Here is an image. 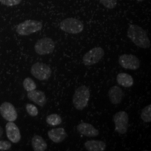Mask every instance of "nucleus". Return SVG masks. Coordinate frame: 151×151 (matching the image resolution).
<instances>
[{
  "mask_svg": "<svg viewBox=\"0 0 151 151\" xmlns=\"http://www.w3.org/2000/svg\"><path fill=\"white\" fill-rule=\"evenodd\" d=\"M31 73L35 78L39 81H46L51 76L52 70L46 64L37 62L31 67Z\"/></svg>",
  "mask_w": 151,
  "mask_h": 151,
  "instance_id": "nucleus-5",
  "label": "nucleus"
},
{
  "mask_svg": "<svg viewBox=\"0 0 151 151\" xmlns=\"http://www.w3.org/2000/svg\"><path fill=\"white\" fill-rule=\"evenodd\" d=\"M90 97L89 88L86 86L78 87L73 96V104L76 109L81 111L87 107Z\"/></svg>",
  "mask_w": 151,
  "mask_h": 151,
  "instance_id": "nucleus-2",
  "label": "nucleus"
},
{
  "mask_svg": "<svg viewBox=\"0 0 151 151\" xmlns=\"http://www.w3.org/2000/svg\"><path fill=\"white\" fill-rule=\"evenodd\" d=\"M43 27L42 22L35 20H27L18 24L16 32L21 36H28L40 31Z\"/></svg>",
  "mask_w": 151,
  "mask_h": 151,
  "instance_id": "nucleus-3",
  "label": "nucleus"
},
{
  "mask_svg": "<svg viewBox=\"0 0 151 151\" xmlns=\"http://www.w3.org/2000/svg\"><path fill=\"white\" fill-rule=\"evenodd\" d=\"M119 64L122 68L129 70H137L140 67V60L132 54H123L120 56Z\"/></svg>",
  "mask_w": 151,
  "mask_h": 151,
  "instance_id": "nucleus-9",
  "label": "nucleus"
},
{
  "mask_svg": "<svg viewBox=\"0 0 151 151\" xmlns=\"http://www.w3.org/2000/svg\"><path fill=\"white\" fill-rule=\"evenodd\" d=\"M116 80L117 83L124 88H130L134 84V79L132 76L126 73H118Z\"/></svg>",
  "mask_w": 151,
  "mask_h": 151,
  "instance_id": "nucleus-17",
  "label": "nucleus"
},
{
  "mask_svg": "<svg viewBox=\"0 0 151 151\" xmlns=\"http://www.w3.org/2000/svg\"><path fill=\"white\" fill-rule=\"evenodd\" d=\"M21 1L22 0H0V3L7 6H14L18 5Z\"/></svg>",
  "mask_w": 151,
  "mask_h": 151,
  "instance_id": "nucleus-24",
  "label": "nucleus"
},
{
  "mask_svg": "<svg viewBox=\"0 0 151 151\" xmlns=\"http://www.w3.org/2000/svg\"><path fill=\"white\" fill-rule=\"evenodd\" d=\"M77 131L82 135L87 137H95L99 135V132L93 125L88 122H81L76 127Z\"/></svg>",
  "mask_w": 151,
  "mask_h": 151,
  "instance_id": "nucleus-12",
  "label": "nucleus"
},
{
  "mask_svg": "<svg viewBox=\"0 0 151 151\" xmlns=\"http://www.w3.org/2000/svg\"><path fill=\"white\" fill-rule=\"evenodd\" d=\"M32 146L35 151H44L48 148L46 141L39 135L34 136L32 139Z\"/></svg>",
  "mask_w": 151,
  "mask_h": 151,
  "instance_id": "nucleus-18",
  "label": "nucleus"
},
{
  "mask_svg": "<svg viewBox=\"0 0 151 151\" xmlns=\"http://www.w3.org/2000/svg\"><path fill=\"white\" fill-rule=\"evenodd\" d=\"M113 122L115 124V130L120 134H124L127 132L129 124V116L125 111H121L113 116Z\"/></svg>",
  "mask_w": 151,
  "mask_h": 151,
  "instance_id": "nucleus-6",
  "label": "nucleus"
},
{
  "mask_svg": "<svg viewBox=\"0 0 151 151\" xmlns=\"http://www.w3.org/2000/svg\"><path fill=\"white\" fill-rule=\"evenodd\" d=\"M48 137L54 143H59L62 142L67 138V134L64 128H53L48 132Z\"/></svg>",
  "mask_w": 151,
  "mask_h": 151,
  "instance_id": "nucleus-14",
  "label": "nucleus"
},
{
  "mask_svg": "<svg viewBox=\"0 0 151 151\" xmlns=\"http://www.w3.org/2000/svg\"><path fill=\"white\" fill-rule=\"evenodd\" d=\"M141 118L142 120L145 122H151V105L148 106L143 109L141 111Z\"/></svg>",
  "mask_w": 151,
  "mask_h": 151,
  "instance_id": "nucleus-20",
  "label": "nucleus"
},
{
  "mask_svg": "<svg viewBox=\"0 0 151 151\" xmlns=\"http://www.w3.org/2000/svg\"><path fill=\"white\" fill-rule=\"evenodd\" d=\"M127 37L139 48L147 49L150 47V41L146 32L137 24H130L127 29Z\"/></svg>",
  "mask_w": 151,
  "mask_h": 151,
  "instance_id": "nucleus-1",
  "label": "nucleus"
},
{
  "mask_svg": "<svg viewBox=\"0 0 151 151\" xmlns=\"http://www.w3.org/2000/svg\"><path fill=\"white\" fill-rule=\"evenodd\" d=\"M55 47V42L50 38L44 37L37 41L35 46V50L38 55H44L52 53Z\"/></svg>",
  "mask_w": 151,
  "mask_h": 151,
  "instance_id": "nucleus-7",
  "label": "nucleus"
},
{
  "mask_svg": "<svg viewBox=\"0 0 151 151\" xmlns=\"http://www.w3.org/2000/svg\"><path fill=\"white\" fill-rule=\"evenodd\" d=\"M0 114L8 122H14L18 118V113L14 106L7 101L0 105Z\"/></svg>",
  "mask_w": 151,
  "mask_h": 151,
  "instance_id": "nucleus-10",
  "label": "nucleus"
},
{
  "mask_svg": "<svg viewBox=\"0 0 151 151\" xmlns=\"http://www.w3.org/2000/svg\"><path fill=\"white\" fill-rule=\"evenodd\" d=\"M62 120L61 117L56 113L49 115L46 118V122L50 126H58L62 123Z\"/></svg>",
  "mask_w": 151,
  "mask_h": 151,
  "instance_id": "nucleus-19",
  "label": "nucleus"
},
{
  "mask_svg": "<svg viewBox=\"0 0 151 151\" xmlns=\"http://www.w3.org/2000/svg\"><path fill=\"white\" fill-rule=\"evenodd\" d=\"M3 133H4V132H3L2 127H1V126H0V138H1L3 136Z\"/></svg>",
  "mask_w": 151,
  "mask_h": 151,
  "instance_id": "nucleus-26",
  "label": "nucleus"
},
{
  "mask_svg": "<svg viewBox=\"0 0 151 151\" xmlns=\"http://www.w3.org/2000/svg\"><path fill=\"white\" fill-rule=\"evenodd\" d=\"M104 55V49L101 47H95L84 55L83 58V62L86 66L95 65L102 59Z\"/></svg>",
  "mask_w": 151,
  "mask_h": 151,
  "instance_id": "nucleus-8",
  "label": "nucleus"
},
{
  "mask_svg": "<svg viewBox=\"0 0 151 151\" xmlns=\"http://www.w3.org/2000/svg\"><path fill=\"white\" fill-rule=\"evenodd\" d=\"M23 87L24 89L27 92L32 91V90L37 89V85H36L35 82L29 77L26 78L23 81Z\"/></svg>",
  "mask_w": 151,
  "mask_h": 151,
  "instance_id": "nucleus-21",
  "label": "nucleus"
},
{
  "mask_svg": "<svg viewBox=\"0 0 151 151\" xmlns=\"http://www.w3.org/2000/svg\"><path fill=\"white\" fill-rule=\"evenodd\" d=\"M60 27L63 32L76 35L81 33L84 29V25L81 20L74 18H66L60 22Z\"/></svg>",
  "mask_w": 151,
  "mask_h": 151,
  "instance_id": "nucleus-4",
  "label": "nucleus"
},
{
  "mask_svg": "<svg viewBox=\"0 0 151 151\" xmlns=\"http://www.w3.org/2000/svg\"><path fill=\"white\" fill-rule=\"evenodd\" d=\"M100 3L106 9H113L116 6L117 0H99Z\"/></svg>",
  "mask_w": 151,
  "mask_h": 151,
  "instance_id": "nucleus-23",
  "label": "nucleus"
},
{
  "mask_svg": "<svg viewBox=\"0 0 151 151\" xmlns=\"http://www.w3.org/2000/svg\"><path fill=\"white\" fill-rule=\"evenodd\" d=\"M11 148V143L7 141H0V150H9Z\"/></svg>",
  "mask_w": 151,
  "mask_h": 151,
  "instance_id": "nucleus-25",
  "label": "nucleus"
},
{
  "mask_svg": "<svg viewBox=\"0 0 151 151\" xmlns=\"http://www.w3.org/2000/svg\"><path fill=\"white\" fill-rule=\"evenodd\" d=\"M137 1H138V2H141V1H144V0H137Z\"/></svg>",
  "mask_w": 151,
  "mask_h": 151,
  "instance_id": "nucleus-27",
  "label": "nucleus"
},
{
  "mask_svg": "<svg viewBox=\"0 0 151 151\" xmlns=\"http://www.w3.org/2000/svg\"><path fill=\"white\" fill-rule=\"evenodd\" d=\"M27 97L34 103L37 104L41 107L44 106L47 102V98L44 92L41 90H37V89L28 92Z\"/></svg>",
  "mask_w": 151,
  "mask_h": 151,
  "instance_id": "nucleus-13",
  "label": "nucleus"
},
{
  "mask_svg": "<svg viewBox=\"0 0 151 151\" xmlns=\"http://www.w3.org/2000/svg\"><path fill=\"white\" fill-rule=\"evenodd\" d=\"M124 97L123 91L120 87L114 86H112L109 90V97L111 102L113 104H118L122 101Z\"/></svg>",
  "mask_w": 151,
  "mask_h": 151,
  "instance_id": "nucleus-15",
  "label": "nucleus"
},
{
  "mask_svg": "<svg viewBox=\"0 0 151 151\" xmlns=\"http://www.w3.org/2000/svg\"><path fill=\"white\" fill-rule=\"evenodd\" d=\"M6 132L7 138L11 142L17 143L21 139L20 129L14 122H9L6 124Z\"/></svg>",
  "mask_w": 151,
  "mask_h": 151,
  "instance_id": "nucleus-11",
  "label": "nucleus"
},
{
  "mask_svg": "<svg viewBox=\"0 0 151 151\" xmlns=\"http://www.w3.org/2000/svg\"><path fill=\"white\" fill-rule=\"evenodd\" d=\"M26 111L28 114L30 116L32 117H35L38 116L39 114V111H38V109L37 108V106H35L34 104H27L26 105Z\"/></svg>",
  "mask_w": 151,
  "mask_h": 151,
  "instance_id": "nucleus-22",
  "label": "nucleus"
},
{
  "mask_svg": "<svg viewBox=\"0 0 151 151\" xmlns=\"http://www.w3.org/2000/svg\"><path fill=\"white\" fill-rule=\"evenodd\" d=\"M85 148L88 151H104L106 149V143L102 141L89 140L84 144Z\"/></svg>",
  "mask_w": 151,
  "mask_h": 151,
  "instance_id": "nucleus-16",
  "label": "nucleus"
}]
</instances>
